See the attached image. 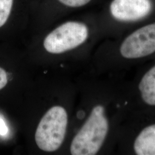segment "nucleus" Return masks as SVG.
Returning a JSON list of instances; mask_svg holds the SVG:
<instances>
[{
  "label": "nucleus",
  "instance_id": "nucleus-2",
  "mask_svg": "<svg viewBox=\"0 0 155 155\" xmlns=\"http://www.w3.org/2000/svg\"><path fill=\"white\" fill-rule=\"evenodd\" d=\"M68 123L67 111L63 107H52L42 117L36 130L35 139L40 150L54 152L63 143Z\"/></svg>",
  "mask_w": 155,
  "mask_h": 155
},
{
  "label": "nucleus",
  "instance_id": "nucleus-3",
  "mask_svg": "<svg viewBox=\"0 0 155 155\" xmlns=\"http://www.w3.org/2000/svg\"><path fill=\"white\" fill-rule=\"evenodd\" d=\"M89 34V28L84 23L68 21L49 33L43 45L49 53L61 54L82 45L88 38Z\"/></svg>",
  "mask_w": 155,
  "mask_h": 155
},
{
  "label": "nucleus",
  "instance_id": "nucleus-1",
  "mask_svg": "<svg viewBox=\"0 0 155 155\" xmlns=\"http://www.w3.org/2000/svg\"><path fill=\"white\" fill-rule=\"evenodd\" d=\"M109 130V122L102 105L93 107L87 120L72 140V155H94L100 150Z\"/></svg>",
  "mask_w": 155,
  "mask_h": 155
},
{
  "label": "nucleus",
  "instance_id": "nucleus-4",
  "mask_svg": "<svg viewBox=\"0 0 155 155\" xmlns=\"http://www.w3.org/2000/svg\"><path fill=\"white\" fill-rule=\"evenodd\" d=\"M109 13L124 25L147 22L155 18V0H111Z\"/></svg>",
  "mask_w": 155,
  "mask_h": 155
},
{
  "label": "nucleus",
  "instance_id": "nucleus-8",
  "mask_svg": "<svg viewBox=\"0 0 155 155\" xmlns=\"http://www.w3.org/2000/svg\"><path fill=\"white\" fill-rule=\"evenodd\" d=\"M14 0H0V28L3 27L11 15Z\"/></svg>",
  "mask_w": 155,
  "mask_h": 155
},
{
  "label": "nucleus",
  "instance_id": "nucleus-11",
  "mask_svg": "<svg viewBox=\"0 0 155 155\" xmlns=\"http://www.w3.org/2000/svg\"><path fill=\"white\" fill-rule=\"evenodd\" d=\"M7 132V128L3 120L0 118V133L1 135H4Z\"/></svg>",
  "mask_w": 155,
  "mask_h": 155
},
{
  "label": "nucleus",
  "instance_id": "nucleus-5",
  "mask_svg": "<svg viewBox=\"0 0 155 155\" xmlns=\"http://www.w3.org/2000/svg\"><path fill=\"white\" fill-rule=\"evenodd\" d=\"M120 53L128 59L142 58L155 53V18L134 30L122 40Z\"/></svg>",
  "mask_w": 155,
  "mask_h": 155
},
{
  "label": "nucleus",
  "instance_id": "nucleus-6",
  "mask_svg": "<svg viewBox=\"0 0 155 155\" xmlns=\"http://www.w3.org/2000/svg\"><path fill=\"white\" fill-rule=\"evenodd\" d=\"M134 150L138 155H155V124L144 128L134 143Z\"/></svg>",
  "mask_w": 155,
  "mask_h": 155
},
{
  "label": "nucleus",
  "instance_id": "nucleus-10",
  "mask_svg": "<svg viewBox=\"0 0 155 155\" xmlns=\"http://www.w3.org/2000/svg\"><path fill=\"white\" fill-rule=\"evenodd\" d=\"M8 83V75L4 69L0 67V90L4 88Z\"/></svg>",
  "mask_w": 155,
  "mask_h": 155
},
{
  "label": "nucleus",
  "instance_id": "nucleus-9",
  "mask_svg": "<svg viewBox=\"0 0 155 155\" xmlns=\"http://www.w3.org/2000/svg\"><path fill=\"white\" fill-rule=\"evenodd\" d=\"M61 4L65 5L72 7L79 8L86 5L92 0H59Z\"/></svg>",
  "mask_w": 155,
  "mask_h": 155
},
{
  "label": "nucleus",
  "instance_id": "nucleus-7",
  "mask_svg": "<svg viewBox=\"0 0 155 155\" xmlns=\"http://www.w3.org/2000/svg\"><path fill=\"white\" fill-rule=\"evenodd\" d=\"M139 88L144 102L149 105L155 106V66L142 78Z\"/></svg>",
  "mask_w": 155,
  "mask_h": 155
}]
</instances>
